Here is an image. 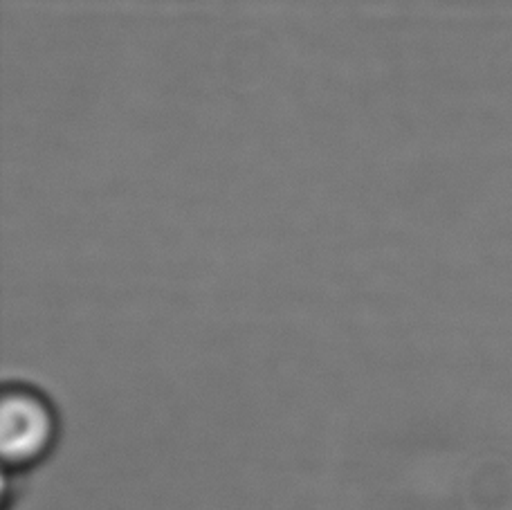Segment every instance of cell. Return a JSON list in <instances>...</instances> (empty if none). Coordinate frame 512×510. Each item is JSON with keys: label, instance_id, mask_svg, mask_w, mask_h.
<instances>
[{"label": "cell", "instance_id": "6da1fadb", "mask_svg": "<svg viewBox=\"0 0 512 510\" xmlns=\"http://www.w3.org/2000/svg\"><path fill=\"white\" fill-rule=\"evenodd\" d=\"M61 441V416L43 389L7 380L0 398V454L9 472L43 466Z\"/></svg>", "mask_w": 512, "mask_h": 510}]
</instances>
